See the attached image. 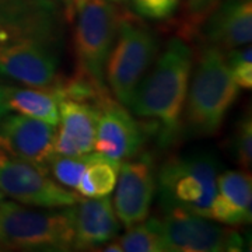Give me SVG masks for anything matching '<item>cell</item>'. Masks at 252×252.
<instances>
[{
	"label": "cell",
	"mask_w": 252,
	"mask_h": 252,
	"mask_svg": "<svg viewBox=\"0 0 252 252\" xmlns=\"http://www.w3.org/2000/svg\"><path fill=\"white\" fill-rule=\"evenodd\" d=\"M192 67L190 46L181 38H172L136 87L127 105L136 117L152 121L161 147H168L181 133Z\"/></svg>",
	"instance_id": "1"
},
{
	"label": "cell",
	"mask_w": 252,
	"mask_h": 252,
	"mask_svg": "<svg viewBox=\"0 0 252 252\" xmlns=\"http://www.w3.org/2000/svg\"><path fill=\"white\" fill-rule=\"evenodd\" d=\"M240 95L225 62L224 51L213 45L203 48L189 79L182 114V126L192 136H213Z\"/></svg>",
	"instance_id": "2"
},
{
	"label": "cell",
	"mask_w": 252,
	"mask_h": 252,
	"mask_svg": "<svg viewBox=\"0 0 252 252\" xmlns=\"http://www.w3.org/2000/svg\"><path fill=\"white\" fill-rule=\"evenodd\" d=\"M73 206L34 209L0 202V250L30 252L72 251Z\"/></svg>",
	"instance_id": "3"
},
{
	"label": "cell",
	"mask_w": 252,
	"mask_h": 252,
	"mask_svg": "<svg viewBox=\"0 0 252 252\" xmlns=\"http://www.w3.org/2000/svg\"><path fill=\"white\" fill-rule=\"evenodd\" d=\"M219 164L212 154L175 156L157 168L162 207H178L210 219L216 196Z\"/></svg>",
	"instance_id": "4"
},
{
	"label": "cell",
	"mask_w": 252,
	"mask_h": 252,
	"mask_svg": "<svg viewBox=\"0 0 252 252\" xmlns=\"http://www.w3.org/2000/svg\"><path fill=\"white\" fill-rule=\"evenodd\" d=\"M157 52L158 39L153 31L133 16L121 13L117 38L105 66V83L126 108Z\"/></svg>",
	"instance_id": "5"
},
{
	"label": "cell",
	"mask_w": 252,
	"mask_h": 252,
	"mask_svg": "<svg viewBox=\"0 0 252 252\" xmlns=\"http://www.w3.org/2000/svg\"><path fill=\"white\" fill-rule=\"evenodd\" d=\"M73 17L80 73L105 86V66L117 38L121 13L109 0H73Z\"/></svg>",
	"instance_id": "6"
},
{
	"label": "cell",
	"mask_w": 252,
	"mask_h": 252,
	"mask_svg": "<svg viewBox=\"0 0 252 252\" xmlns=\"http://www.w3.org/2000/svg\"><path fill=\"white\" fill-rule=\"evenodd\" d=\"M0 189L14 202L34 207L73 206L79 196L52 178L48 170L0 147Z\"/></svg>",
	"instance_id": "7"
},
{
	"label": "cell",
	"mask_w": 252,
	"mask_h": 252,
	"mask_svg": "<svg viewBox=\"0 0 252 252\" xmlns=\"http://www.w3.org/2000/svg\"><path fill=\"white\" fill-rule=\"evenodd\" d=\"M160 219L170 252H238L245 241L237 231L178 207H162Z\"/></svg>",
	"instance_id": "8"
},
{
	"label": "cell",
	"mask_w": 252,
	"mask_h": 252,
	"mask_svg": "<svg viewBox=\"0 0 252 252\" xmlns=\"http://www.w3.org/2000/svg\"><path fill=\"white\" fill-rule=\"evenodd\" d=\"M36 39L62 45L55 0H0V42Z\"/></svg>",
	"instance_id": "9"
},
{
	"label": "cell",
	"mask_w": 252,
	"mask_h": 252,
	"mask_svg": "<svg viewBox=\"0 0 252 252\" xmlns=\"http://www.w3.org/2000/svg\"><path fill=\"white\" fill-rule=\"evenodd\" d=\"M121 164L115 185L114 209L125 228L147 219L157 192V167L150 153Z\"/></svg>",
	"instance_id": "10"
},
{
	"label": "cell",
	"mask_w": 252,
	"mask_h": 252,
	"mask_svg": "<svg viewBox=\"0 0 252 252\" xmlns=\"http://www.w3.org/2000/svg\"><path fill=\"white\" fill-rule=\"evenodd\" d=\"M59 49L36 39L0 42V73L30 87H49L56 84L59 69Z\"/></svg>",
	"instance_id": "11"
},
{
	"label": "cell",
	"mask_w": 252,
	"mask_h": 252,
	"mask_svg": "<svg viewBox=\"0 0 252 252\" xmlns=\"http://www.w3.org/2000/svg\"><path fill=\"white\" fill-rule=\"evenodd\" d=\"M97 102L99 118L94 150L119 161L137 156L146 142V129L125 105L111 98L108 93L102 94Z\"/></svg>",
	"instance_id": "12"
},
{
	"label": "cell",
	"mask_w": 252,
	"mask_h": 252,
	"mask_svg": "<svg viewBox=\"0 0 252 252\" xmlns=\"http://www.w3.org/2000/svg\"><path fill=\"white\" fill-rule=\"evenodd\" d=\"M56 140V126L24 115H4L0 119V147L23 160L48 170Z\"/></svg>",
	"instance_id": "13"
},
{
	"label": "cell",
	"mask_w": 252,
	"mask_h": 252,
	"mask_svg": "<svg viewBox=\"0 0 252 252\" xmlns=\"http://www.w3.org/2000/svg\"><path fill=\"white\" fill-rule=\"evenodd\" d=\"M97 101L63 97L59 104V127L55 140L56 154L79 156L94 152L99 118Z\"/></svg>",
	"instance_id": "14"
},
{
	"label": "cell",
	"mask_w": 252,
	"mask_h": 252,
	"mask_svg": "<svg viewBox=\"0 0 252 252\" xmlns=\"http://www.w3.org/2000/svg\"><path fill=\"white\" fill-rule=\"evenodd\" d=\"M73 250H94L117 238L121 231V221L109 195L102 198L79 199L73 205Z\"/></svg>",
	"instance_id": "15"
},
{
	"label": "cell",
	"mask_w": 252,
	"mask_h": 252,
	"mask_svg": "<svg viewBox=\"0 0 252 252\" xmlns=\"http://www.w3.org/2000/svg\"><path fill=\"white\" fill-rule=\"evenodd\" d=\"M209 45L230 51L252 39V0H224L205 24Z\"/></svg>",
	"instance_id": "16"
},
{
	"label": "cell",
	"mask_w": 252,
	"mask_h": 252,
	"mask_svg": "<svg viewBox=\"0 0 252 252\" xmlns=\"http://www.w3.org/2000/svg\"><path fill=\"white\" fill-rule=\"evenodd\" d=\"M210 219L227 225L251 223L252 180L250 171L228 170L219 174Z\"/></svg>",
	"instance_id": "17"
},
{
	"label": "cell",
	"mask_w": 252,
	"mask_h": 252,
	"mask_svg": "<svg viewBox=\"0 0 252 252\" xmlns=\"http://www.w3.org/2000/svg\"><path fill=\"white\" fill-rule=\"evenodd\" d=\"M3 93L9 111L49 125L59 124V104L63 98L61 83L49 87H3Z\"/></svg>",
	"instance_id": "18"
},
{
	"label": "cell",
	"mask_w": 252,
	"mask_h": 252,
	"mask_svg": "<svg viewBox=\"0 0 252 252\" xmlns=\"http://www.w3.org/2000/svg\"><path fill=\"white\" fill-rule=\"evenodd\" d=\"M119 160H114L108 156L91 152L76 190L84 198H102L114 192L118 175L121 170Z\"/></svg>",
	"instance_id": "19"
},
{
	"label": "cell",
	"mask_w": 252,
	"mask_h": 252,
	"mask_svg": "<svg viewBox=\"0 0 252 252\" xmlns=\"http://www.w3.org/2000/svg\"><path fill=\"white\" fill-rule=\"evenodd\" d=\"M122 252H167L160 219H146L115 240Z\"/></svg>",
	"instance_id": "20"
},
{
	"label": "cell",
	"mask_w": 252,
	"mask_h": 252,
	"mask_svg": "<svg viewBox=\"0 0 252 252\" xmlns=\"http://www.w3.org/2000/svg\"><path fill=\"white\" fill-rule=\"evenodd\" d=\"M90 153L79 154V156H62L55 154L52 160L48 164V171L56 182L66 188H77V184L81 178L87 162L90 160Z\"/></svg>",
	"instance_id": "21"
},
{
	"label": "cell",
	"mask_w": 252,
	"mask_h": 252,
	"mask_svg": "<svg viewBox=\"0 0 252 252\" xmlns=\"http://www.w3.org/2000/svg\"><path fill=\"white\" fill-rule=\"evenodd\" d=\"M231 153L234 161L244 168L250 170L252 162V119L251 112L244 114L237 122L231 137Z\"/></svg>",
	"instance_id": "22"
},
{
	"label": "cell",
	"mask_w": 252,
	"mask_h": 252,
	"mask_svg": "<svg viewBox=\"0 0 252 252\" xmlns=\"http://www.w3.org/2000/svg\"><path fill=\"white\" fill-rule=\"evenodd\" d=\"M225 62L234 81L240 89H252V49L251 45H243L230 49L225 54Z\"/></svg>",
	"instance_id": "23"
},
{
	"label": "cell",
	"mask_w": 252,
	"mask_h": 252,
	"mask_svg": "<svg viewBox=\"0 0 252 252\" xmlns=\"http://www.w3.org/2000/svg\"><path fill=\"white\" fill-rule=\"evenodd\" d=\"M181 0H130L135 11L144 18L165 20L178 9Z\"/></svg>",
	"instance_id": "24"
},
{
	"label": "cell",
	"mask_w": 252,
	"mask_h": 252,
	"mask_svg": "<svg viewBox=\"0 0 252 252\" xmlns=\"http://www.w3.org/2000/svg\"><path fill=\"white\" fill-rule=\"evenodd\" d=\"M219 0H188V7L193 14H202L212 6H215Z\"/></svg>",
	"instance_id": "25"
},
{
	"label": "cell",
	"mask_w": 252,
	"mask_h": 252,
	"mask_svg": "<svg viewBox=\"0 0 252 252\" xmlns=\"http://www.w3.org/2000/svg\"><path fill=\"white\" fill-rule=\"evenodd\" d=\"M7 107H6V102H4V93H3V87L0 86V119L7 114Z\"/></svg>",
	"instance_id": "26"
},
{
	"label": "cell",
	"mask_w": 252,
	"mask_h": 252,
	"mask_svg": "<svg viewBox=\"0 0 252 252\" xmlns=\"http://www.w3.org/2000/svg\"><path fill=\"white\" fill-rule=\"evenodd\" d=\"M64 3H66V9H67V14H69V18H72L73 0H64Z\"/></svg>",
	"instance_id": "27"
},
{
	"label": "cell",
	"mask_w": 252,
	"mask_h": 252,
	"mask_svg": "<svg viewBox=\"0 0 252 252\" xmlns=\"http://www.w3.org/2000/svg\"><path fill=\"white\" fill-rule=\"evenodd\" d=\"M4 196H6V195H4V193H3V190L0 189V202H1L3 199H4Z\"/></svg>",
	"instance_id": "28"
},
{
	"label": "cell",
	"mask_w": 252,
	"mask_h": 252,
	"mask_svg": "<svg viewBox=\"0 0 252 252\" xmlns=\"http://www.w3.org/2000/svg\"><path fill=\"white\" fill-rule=\"evenodd\" d=\"M111 3H122L124 0H109Z\"/></svg>",
	"instance_id": "29"
}]
</instances>
